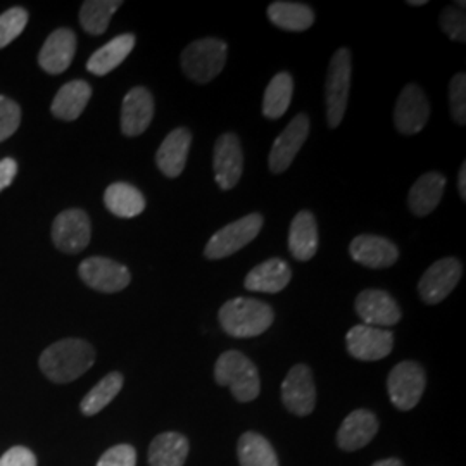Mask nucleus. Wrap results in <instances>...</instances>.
<instances>
[{
  "label": "nucleus",
  "mask_w": 466,
  "mask_h": 466,
  "mask_svg": "<svg viewBox=\"0 0 466 466\" xmlns=\"http://www.w3.org/2000/svg\"><path fill=\"white\" fill-rule=\"evenodd\" d=\"M96 363V350L82 339H65L42 352L40 370L56 383L80 379Z\"/></svg>",
  "instance_id": "1"
},
{
  "label": "nucleus",
  "mask_w": 466,
  "mask_h": 466,
  "mask_svg": "<svg viewBox=\"0 0 466 466\" xmlns=\"http://www.w3.org/2000/svg\"><path fill=\"white\" fill-rule=\"evenodd\" d=\"M219 325L235 339H252L273 325V308L263 300L235 298L225 302L218 313Z\"/></svg>",
  "instance_id": "2"
},
{
  "label": "nucleus",
  "mask_w": 466,
  "mask_h": 466,
  "mask_svg": "<svg viewBox=\"0 0 466 466\" xmlns=\"http://www.w3.org/2000/svg\"><path fill=\"white\" fill-rule=\"evenodd\" d=\"M215 380L221 387H228L238 402H250L261 392L259 371L240 350H227L218 358Z\"/></svg>",
  "instance_id": "3"
},
{
  "label": "nucleus",
  "mask_w": 466,
  "mask_h": 466,
  "mask_svg": "<svg viewBox=\"0 0 466 466\" xmlns=\"http://www.w3.org/2000/svg\"><path fill=\"white\" fill-rule=\"evenodd\" d=\"M227 44L219 38H200L182 54V69L196 84H209L227 63Z\"/></svg>",
  "instance_id": "4"
},
{
  "label": "nucleus",
  "mask_w": 466,
  "mask_h": 466,
  "mask_svg": "<svg viewBox=\"0 0 466 466\" xmlns=\"http://www.w3.org/2000/svg\"><path fill=\"white\" fill-rule=\"evenodd\" d=\"M350 88V52L342 47L337 50L330 59L325 84V100H327V121L330 128H337L348 107Z\"/></svg>",
  "instance_id": "5"
},
{
  "label": "nucleus",
  "mask_w": 466,
  "mask_h": 466,
  "mask_svg": "<svg viewBox=\"0 0 466 466\" xmlns=\"http://www.w3.org/2000/svg\"><path fill=\"white\" fill-rule=\"evenodd\" d=\"M265 219L259 213L240 218L230 225L219 228L206 244L204 256L208 259H225L250 244L263 228Z\"/></svg>",
  "instance_id": "6"
},
{
  "label": "nucleus",
  "mask_w": 466,
  "mask_h": 466,
  "mask_svg": "<svg viewBox=\"0 0 466 466\" xmlns=\"http://www.w3.org/2000/svg\"><path fill=\"white\" fill-rule=\"evenodd\" d=\"M425 370L415 361L398 363L387 377L389 398L400 411H410L417 406L425 392Z\"/></svg>",
  "instance_id": "7"
},
{
  "label": "nucleus",
  "mask_w": 466,
  "mask_h": 466,
  "mask_svg": "<svg viewBox=\"0 0 466 466\" xmlns=\"http://www.w3.org/2000/svg\"><path fill=\"white\" fill-rule=\"evenodd\" d=\"M283 406L298 417H308L317 406V385L311 368L296 365L290 368L282 383Z\"/></svg>",
  "instance_id": "8"
},
{
  "label": "nucleus",
  "mask_w": 466,
  "mask_h": 466,
  "mask_svg": "<svg viewBox=\"0 0 466 466\" xmlns=\"http://www.w3.org/2000/svg\"><path fill=\"white\" fill-rule=\"evenodd\" d=\"M463 267L456 258H444L435 261L418 282V294L425 304H439L450 296L460 283Z\"/></svg>",
  "instance_id": "9"
},
{
  "label": "nucleus",
  "mask_w": 466,
  "mask_h": 466,
  "mask_svg": "<svg viewBox=\"0 0 466 466\" xmlns=\"http://www.w3.org/2000/svg\"><path fill=\"white\" fill-rule=\"evenodd\" d=\"M92 237L90 218L82 209L63 211L52 223V242L65 254H78Z\"/></svg>",
  "instance_id": "10"
},
{
  "label": "nucleus",
  "mask_w": 466,
  "mask_h": 466,
  "mask_svg": "<svg viewBox=\"0 0 466 466\" xmlns=\"http://www.w3.org/2000/svg\"><path fill=\"white\" fill-rule=\"evenodd\" d=\"M78 273H80V279L90 289L104 294L119 292L127 289L132 280L128 268L119 265L109 258H100V256L85 259L78 268Z\"/></svg>",
  "instance_id": "11"
},
{
  "label": "nucleus",
  "mask_w": 466,
  "mask_h": 466,
  "mask_svg": "<svg viewBox=\"0 0 466 466\" xmlns=\"http://www.w3.org/2000/svg\"><path fill=\"white\" fill-rule=\"evenodd\" d=\"M346 348L352 358L360 361H379L390 354L394 335L390 330L370 325H356L346 335Z\"/></svg>",
  "instance_id": "12"
},
{
  "label": "nucleus",
  "mask_w": 466,
  "mask_h": 466,
  "mask_svg": "<svg viewBox=\"0 0 466 466\" xmlns=\"http://www.w3.org/2000/svg\"><path fill=\"white\" fill-rule=\"evenodd\" d=\"M356 315L361 318L363 325L370 327H392L400 323L402 311L396 299L380 289H368L356 298Z\"/></svg>",
  "instance_id": "13"
},
{
  "label": "nucleus",
  "mask_w": 466,
  "mask_h": 466,
  "mask_svg": "<svg viewBox=\"0 0 466 466\" xmlns=\"http://www.w3.org/2000/svg\"><path fill=\"white\" fill-rule=\"evenodd\" d=\"M431 117V102L418 85H406L400 92L394 111L396 128L402 135H415L423 130Z\"/></svg>",
  "instance_id": "14"
},
{
  "label": "nucleus",
  "mask_w": 466,
  "mask_h": 466,
  "mask_svg": "<svg viewBox=\"0 0 466 466\" xmlns=\"http://www.w3.org/2000/svg\"><path fill=\"white\" fill-rule=\"evenodd\" d=\"M215 178L221 190H232L238 184L244 169V154L240 140L235 134H223L213 150Z\"/></svg>",
  "instance_id": "15"
},
{
  "label": "nucleus",
  "mask_w": 466,
  "mask_h": 466,
  "mask_svg": "<svg viewBox=\"0 0 466 466\" xmlns=\"http://www.w3.org/2000/svg\"><path fill=\"white\" fill-rule=\"evenodd\" d=\"M308 135H309V117L306 115H298L273 142V147L269 152L271 173L280 175L292 165L300 147L308 140Z\"/></svg>",
  "instance_id": "16"
},
{
  "label": "nucleus",
  "mask_w": 466,
  "mask_h": 466,
  "mask_svg": "<svg viewBox=\"0 0 466 466\" xmlns=\"http://www.w3.org/2000/svg\"><path fill=\"white\" fill-rule=\"evenodd\" d=\"M350 258L370 269L390 268L400 259L394 242L379 235H358L350 246Z\"/></svg>",
  "instance_id": "17"
},
{
  "label": "nucleus",
  "mask_w": 466,
  "mask_h": 466,
  "mask_svg": "<svg viewBox=\"0 0 466 466\" xmlns=\"http://www.w3.org/2000/svg\"><path fill=\"white\" fill-rule=\"evenodd\" d=\"M154 117V99L147 88L135 86L121 106V132L127 137H138L149 128Z\"/></svg>",
  "instance_id": "18"
},
{
  "label": "nucleus",
  "mask_w": 466,
  "mask_h": 466,
  "mask_svg": "<svg viewBox=\"0 0 466 466\" xmlns=\"http://www.w3.org/2000/svg\"><path fill=\"white\" fill-rule=\"evenodd\" d=\"M379 432V420L370 410H354L337 431V444L342 451H358L368 446Z\"/></svg>",
  "instance_id": "19"
},
{
  "label": "nucleus",
  "mask_w": 466,
  "mask_h": 466,
  "mask_svg": "<svg viewBox=\"0 0 466 466\" xmlns=\"http://www.w3.org/2000/svg\"><path fill=\"white\" fill-rule=\"evenodd\" d=\"M76 52V35L67 28H59L49 35L38 54V65L49 75L65 73L73 63Z\"/></svg>",
  "instance_id": "20"
},
{
  "label": "nucleus",
  "mask_w": 466,
  "mask_h": 466,
  "mask_svg": "<svg viewBox=\"0 0 466 466\" xmlns=\"http://www.w3.org/2000/svg\"><path fill=\"white\" fill-rule=\"evenodd\" d=\"M192 146V134L187 128L169 132L156 152V165L167 178H177L184 173L188 150Z\"/></svg>",
  "instance_id": "21"
},
{
  "label": "nucleus",
  "mask_w": 466,
  "mask_h": 466,
  "mask_svg": "<svg viewBox=\"0 0 466 466\" xmlns=\"http://www.w3.org/2000/svg\"><path fill=\"white\" fill-rule=\"evenodd\" d=\"M290 280H292L290 265L280 258H273L252 268L246 277L244 287L249 292L279 294L290 283Z\"/></svg>",
  "instance_id": "22"
},
{
  "label": "nucleus",
  "mask_w": 466,
  "mask_h": 466,
  "mask_svg": "<svg viewBox=\"0 0 466 466\" xmlns=\"http://www.w3.org/2000/svg\"><path fill=\"white\" fill-rule=\"evenodd\" d=\"M446 178L439 171L421 175L408 194V206L415 217H427L439 206L446 190Z\"/></svg>",
  "instance_id": "23"
},
{
  "label": "nucleus",
  "mask_w": 466,
  "mask_h": 466,
  "mask_svg": "<svg viewBox=\"0 0 466 466\" xmlns=\"http://www.w3.org/2000/svg\"><path fill=\"white\" fill-rule=\"evenodd\" d=\"M317 218L309 211L298 213L289 230V249L298 261H309L315 258L318 250Z\"/></svg>",
  "instance_id": "24"
},
{
  "label": "nucleus",
  "mask_w": 466,
  "mask_h": 466,
  "mask_svg": "<svg viewBox=\"0 0 466 466\" xmlns=\"http://www.w3.org/2000/svg\"><path fill=\"white\" fill-rule=\"evenodd\" d=\"M134 47V35H119L90 56V59L86 61V69L96 76H106L130 56Z\"/></svg>",
  "instance_id": "25"
},
{
  "label": "nucleus",
  "mask_w": 466,
  "mask_h": 466,
  "mask_svg": "<svg viewBox=\"0 0 466 466\" xmlns=\"http://www.w3.org/2000/svg\"><path fill=\"white\" fill-rule=\"evenodd\" d=\"M92 97V86L84 80H73L63 85L57 96L52 100V115L63 121H75L84 113L88 100Z\"/></svg>",
  "instance_id": "26"
},
{
  "label": "nucleus",
  "mask_w": 466,
  "mask_h": 466,
  "mask_svg": "<svg viewBox=\"0 0 466 466\" xmlns=\"http://www.w3.org/2000/svg\"><path fill=\"white\" fill-rule=\"evenodd\" d=\"M269 21L287 32H306L315 23V13L309 5L299 2H273L268 7Z\"/></svg>",
  "instance_id": "27"
},
{
  "label": "nucleus",
  "mask_w": 466,
  "mask_h": 466,
  "mask_svg": "<svg viewBox=\"0 0 466 466\" xmlns=\"http://www.w3.org/2000/svg\"><path fill=\"white\" fill-rule=\"evenodd\" d=\"M106 208L117 218H135L146 209V198L134 185L117 182L104 192Z\"/></svg>",
  "instance_id": "28"
},
{
  "label": "nucleus",
  "mask_w": 466,
  "mask_h": 466,
  "mask_svg": "<svg viewBox=\"0 0 466 466\" xmlns=\"http://www.w3.org/2000/svg\"><path fill=\"white\" fill-rule=\"evenodd\" d=\"M188 441L182 433H159L149 446L150 466H184Z\"/></svg>",
  "instance_id": "29"
},
{
  "label": "nucleus",
  "mask_w": 466,
  "mask_h": 466,
  "mask_svg": "<svg viewBox=\"0 0 466 466\" xmlns=\"http://www.w3.org/2000/svg\"><path fill=\"white\" fill-rule=\"evenodd\" d=\"M240 466H280L277 452L261 433L246 432L237 444Z\"/></svg>",
  "instance_id": "30"
},
{
  "label": "nucleus",
  "mask_w": 466,
  "mask_h": 466,
  "mask_svg": "<svg viewBox=\"0 0 466 466\" xmlns=\"http://www.w3.org/2000/svg\"><path fill=\"white\" fill-rule=\"evenodd\" d=\"M294 94V80L292 76L282 71L271 78L265 90V99H263V115L269 119H279L282 117L292 100Z\"/></svg>",
  "instance_id": "31"
},
{
  "label": "nucleus",
  "mask_w": 466,
  "mask_h": 466,
  "mask_svg": "<svg viewBox=\"0 0 466 466\" xmlns=\"http://www.w3.org/2000/svg\"><path fill=\"white\" fill-rule=\"evenodd\" d=\"M123 5L119 0H88L84 2L80 9V23L82 28L88 35H102L109 23L111 17L116 13L117 9Z\"/></svg>",
  "instance_id": "32"
},
{
  "label": "nucleus",
  "mask_w": 466,
  "mask_h": 466,
  "mask_svg": "<svg viewBox=\"0 0 466 466\" xmlns=\"http://www.w3.org/2000/svg\"><path fill=\"white\" fill-rule=\"evenodd\" d=\"M123 375L113 371L109 375H106L102 380H100L86 396H85L80 408H82V413L86 417H92V415H97L100 413L111 400L116 398L119 394V390L123 389Z\"/></svg>",
  "instance_id": "33"
},
{
  "label": "nucleus",
  "mask_w": 466,
  "mask_h": 466,
  "mask_svg": "<svg viewBox=\"0 0 466 466\" xmlns=\"http://www.w3.org/2000/svg\"><path fill=\"white\" fill-rule=\"evenodd\" d=\"M28 23V13L23 7H13L0 16V49L16 40Z\"/></svg>",
  "instance_id": "34"
},
{
  "label": "nucleus",
  "mask_w": 466,
  "mask_h": 466,
  "mask_svg": "<svg viewBox=\"0 0 466 466\" xmlns=\"http://www.w3.org/2000/svg\"><path fill=\"white\" fill-rule=\"evenodd\" d=\"M450 107L452 119L463 127L466 123V78L465 73L452 76L450 84Z\"/></svg>",
  "instance_id": "35"
},
{
  "label": "nucleus",
  "mask_w": 466,
  "mask_h": 466,
  "mask_svg": "<svg viewBox=\"0 0 466 466\" xmlns=\"http://www.w3.org/2000/svg\"><path fill=\"white\" fill-rule=\"evenodd\" d=\"M441 28L452 42H466L465 11L460 7H446L441 13Z\"/></svg>",
  "instance_id": "36"
},
{
  "label": "nucleus",
  "mask_w": 466,
  "mask_h": 466,
  "mask_svg": "<svg viewBox=\"0 0 466 466\" xmlns=\"http://www.w3.org/2000/svg\"><path fill=\"white\" fill-rule=\"evenodd\" d=\"M21 123V109L15 100L0 96V142L13 137Z\"/></svg>",
  "instance_id": "37"
},
{
  "label": "nucleus",
  "mask_w": 466,
  "mask_h": 466,
  "mask_svg": "<svg viewBox=\"0 0 466 466\" xmlns=\"http://www.w3.org/2000/svg\"><path fill=\"white\" fill-rule=\"evenodd\" d=\"M137 465V452L128 444H119L102 454L97 466H135Z\"/></svg>",
  "instance_id": "38"
},
{
  "label": "nucleus",
  "mask_w": 466,
  "mask_h": 466,
  "mask_svg": "<svg viewBox=\"0 0 466 466\" xmlns=\"http://www.w3.org/2000/svg\"><path fill=\"white\" fill-rule=\"evenodd\" d=\"M0 466H36V458L32 451L17 446L0 458Z\"/></svg>",
  "instance_id": "39"
},
{
  "label": "nucleus",
  "mask_w": 466,
  "mask_h": 466,
  "mask_svg": "<svg viewBox=\"0 0 466 466\" xmlns=\"http://www.w3.org/2000/svg\"><path fill=\"white\" fill-rule=\"evenodd\" d=\"M17 173V163L11 157H5L0 161V192L5 190L9 185L15 182Z\"/></svg>",
  "instance_id": "40"
},
{
  "label": "nucleus",
  "mask_w": 466,
  "mask_h": 466,
  "mask_svg": "<svg viewBox=\"0 0 466 466\" xmlns=\"http://www.w3.org/2000/svg\"><path fill=\"white\" fill-rule=\"evenodd\" d=\"M458 192L461 196V199H466V163L460 167V175H458Z\"/></svg>",
  "instance_id": "41"
},
{
  "label": "nucleus",
  "mask_w": 466,
  "mask_h": 466,
  "mask_svg": "<svg viewBox=\"0 0 466 466\" xmlns=\"http://www.w3.org/2000/svg\"><path fill=\"white\" fill-rule=\"evenodd\" d=\"M371 466H404L402 465V461L398 460V458H387V460H380V461H377V463H373Z\"/></svg>",
  "instance_id": "42"
},
{
  "label": "nucleus",
  "mask_w": 466,
  "mask_h": 466,
  "mask_svg": "<svg viewBox=\"0 0 466 466\" xmlns=\"http://www.w3.org/2000/svg\"><path fill=\"white\" fill-rule=\"evenodd\" d=\"M427 0H408V5H425Z\"/></svg>",
  "instance_id": "43"
}]
</instances>
